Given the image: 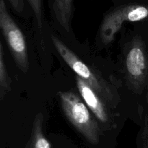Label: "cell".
<instances>
[{
    "label": "cell",
    "instance_id": "9c48e42d",
    "mask_svg": "<svg viewBox=\"0 0 148 148\" xmlns=\"http://www.w3.org/2000/svg\"><path fill=\"white\" fill-rule=\"evenodd\" d=\"M12 80L7 73L4 59V49L2 43H0V98L3 100L4 95L11 90Z\"/></svg>",
    "mask_w": 148,
    "mask_h": 148
},
{
    "label": "cell",
    "instance_id": "5b68a950",
    "mask_svg": "<svg viewBox=\"0 0 148 148\" xmlns=\"http://www.w3.org/2000/svg\"><path fill=\"white\" fill-rule=\"evenodd\" d=\"M126 70L130 83L140 91L148 79V57L144 43L140 37L134 39L126 55Z\"/></svg>",
    "mask_w": 148,
    "mask_h": 148
},
{
    "label": "cell",
    "instance_id": "3957f363",
    "mask_svg": "<svg viewBox=\"0 0 148 148\" xmlns=\"http://www.w3.org/2000/svg\"><path fill=\"white\" fill-rule=\"evenodd\" d=\"M148 17V6L141 4H126L117 7L108 13L101 26V37L104 43L114 40L124 21L137 22Z\"/></svg>",
    "mask_w": 148,
    "mask_h": 148
},
{
    "label": "cell",
    "instance_id": "7a4b0ae2",
    "mask_svg": "<svg viewBox=\"0 0 148 148\" xmlns=\"http://www.w3.org/2000/svg\"><path fill=\"white\" fill-rule=\"evenodd\" d=\"M0 27L16 64L20 70H28V58L23 33L8 13L5 2L0 1Z\"/></svg>",
    "mask_w": 148,
    "mask_h": 148
},
{
    "label": "cell",
    "instance_id": "8992f818",
    "mask_svg": "<svg viewBox=\"0 0 148 148\" xmlns=\"http://www.w3.org/2000/svg\"><path fill=\"white\" fill-rule=\"evenodd\" d=\"M75 79L78 90L88 108L100 121L102 122H106L108 121L106 109L97 95V92L92 87L90 86L88 82L83 80L79 76H77Z\"/></svg>",
    "mask_w": 148,
    "mask_h": 148
},
{
    "label": "cell",
    "instance_id": "7c38bea8",
    "mask_svg": "<svg viewBox=\"0 0 148 148\" xmlns=\"http://www.w3.org/2000/svg\"><path fill=\"white\" fill-rule=\"evenodd\" d=\"M145 133H146V137H145V148H148V125L146 127L145 130Z\"/></svg>",
    "mask_w": 148,
    "mask_h": 148
},
{
    "label": "cell",
    "instance_id": "6da1fadb",
    "mask_svg": "<svg viewBox=\"0 0 148 148\" xmlns=\"http://www.w3.org/2000/svg\"><path fill=\"white\" fill-rule=\"evenodd\" d=\"M65 116L75 128L91 144L99 143V128L96 121L82 100L72 92H59Z\"/></svg>",
    "mask_w": 148,
    "mask_h": 148
},
{
    "label": "cell",
    "instance_id": "277c9868",
    "mask_svg": "<svg viewBox=\"0 0 148 148\" xmlns=\"http://www.w3.org/2000/svg\"><path fill=\"white\" fill-rule=\"evenodd\" d=\"M51 40L56 51L59 52L62 59L65 61L68 66L77 73V76L88 82L94 90L99 93L101 97L111 101L113 100V94L106 84L98 78L96 75L84 64L64 43L55 36H51Z\"/></svg>",
    "mask_w": 148,
    "mask_h": 148
},
{
    "label": "cell",
    "instance_id": "4fadbf2b",
    "mask_svg": "<svg viewBox=\"0 0 148 148\" xmlns=\"http://www.w3.org/2000/svg\"><path fill=\"white\" fill-rule=\"evenodd\" d=\"M147 103H148V92H147Z\"/></svg>",
    "mask_w": 148,
    "mask_h": 148
},
{
    "label": "cell",
    "instance_id": "8fae6325",
    "mask_svg": "<svg viewBox=\"0 0 148 148\" xmlns=\"http://www.w3.org/2000/svg\"><path fill=\"white\" fill-rule=\"evenodd\" d=\"M10 4L17 12H21L24 7V2L21 0H10Z\"/></svg>",
    "mask_w": 148,
    "mask_h": 148
},
{
    "label": "cell",
    "instance_id": "52a82bcc",
    "mask_svg": "<svg viewBox=\"0 0 148 148\" xmlns=\"http://www.w3.org/2000/svg\"><path fill=\"white\" fill-rule=\"evenodd\" d=\"M43 114L40 112L35 117L30 137L25 148H51V145L43 134Z\"/></svg>",
    "mask_w": 148,
    "mask_h": 148
},
{
    "label": "cell",
    "instance_id": "ba28073f",
    "mask_svg": "<svg viewBox=\"0 0 148 148\" xmlns=\"http://www.w3.org/2000/svg\"><path fill=\"white\" fill-rule=\"evenodd\" d=\"M73 3L72 0H56L52 3V9L56 19L66 31H69L73 12Z\"/></svg>",
    "mask_w": 148,
    "mask_h": 148
},
{
    "label": "cell",
    "instance_id": "30bf717a",
    "mask_svg": "<svg viewBox=\"0 0 148 148\" xmlns=\"http://www.w3.org/2000/svg\"><path fill=\"white\" fill-rule=\"evenodd\" d=\"M28 3L33 9L36 17L39 28H42V1L38 0H29Z\"/></svg>",
    "mask_w": 148,
    "mask_h": 148
}]
</instances>
